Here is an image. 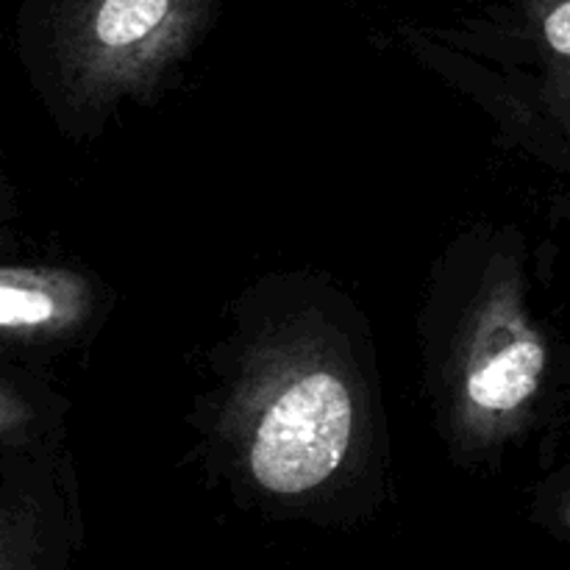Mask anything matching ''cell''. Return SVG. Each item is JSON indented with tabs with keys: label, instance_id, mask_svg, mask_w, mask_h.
Segmentation results:
<instances>
[{
	"label": "cell",
	"instance_id": "6da1fadb",
	"mask_svg": "<svg viewBox=\"0 0 570 570\" xmlns=\"http://www.w3.org/2000/svg\"><path fill=\"white\" fill-rule=\"evenodd\" d=\"M351 395L328 373H312L278 395L256 432L250 471L276 495L321 488L343 462L351 440Z\"/></svg>",
	"mask_w": 570,
	"mask_h": 570
},
{
	"label": "cell",
	"instance_id": "7a4b0ae2",
	"mask_svg": "<svg viewBox=\"0 0 570 570\" xmlns=\"http://www.w3.org/2000/svg\"><path fill=\"white\" fill-rule=\"evenodd\" d=\"M543 365L546 351L534 340H523V343L510 345L504 354L490 360L484 367H479L468 382V395L473 404L484 406V410H515L538 390Z\"/></svg>",
	"mask_w": 570,
	"mask_h": 570
},
{
	"label": "cell",
	"instance_id": "5b68a950",
	"mask_svg": "<svg viewBox=\"0 0 570 570\" xmlns=\"http://www.w3.org/2000/svg\"><path fill=\"white\" fill-rule=\"evenodd\" d=\"M546 39L557 53L570 56V0H560L546 17Z\"/></svg>",
	"mask_w": 570,
	"mask_h": 570
},
{
	"label": "cell",
	"instance_id": "3957f363",
	"mask_svg": "<svg viewBox=\"0 0 570 570\" xmlns=\"http://www.w3.org/2000/svg\"><path fill=\"white\" fill-rule=\"evenodd\" d=\"M176 0H98L92 14L95 39L106 48H128L170 20Z\"/></svg>",
	"mask_w": 570,
	"mask_h": 570
},
{
	"label": "cell",
	"instance_id": "277c9868",
	"mask_svg": "<svg viewBox=\"0 0 570 570\" xmlns=\"http://www.w3.org/2000/svg\"><path fill=\"white\" fill-rule=\"evenodd\" d=\"M53 315V304L48 295L33 293V289H17L11 284L0 287V323L11 326H33Z\"/></svg>",
	"mask_w": 570,
	"mask_h": 570
},
{
	"label": "cell",
	"instance_id": "8992f818",
	"mask_svg": "<svg viewBox=\"0 0 570 570\" xmlns=\"http://www.w3.org/2000/svg\"><path fill=\"white\" fill-rule=\"evenodd\" d=\"M562 521H566V527L570 529V504L566 507V512H562Z\"/></svg>",
	"mask_w": 570,
	"mask_h": 570
}]
</instances>
